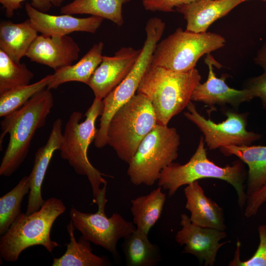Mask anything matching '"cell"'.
<instances>
[{
    "label": "cell",
    "mask_w": 266,
    "mask_h": 266,
    "mask_svg": "<svg viewBox=\"0 0 266 266\" xmlns=\"http://www.w3.org/2000/svg\"><path fill=\"white\" fill-rule=\"evenodd\" d=\"M53 104V94L46 88L18 110L3 117L0 122V150L7 133L9 139L0 165L1 176H11L24 161L36 132L45 125Z\"/></svg>",
    "instance_id": "6da1fadb"
},
{
    "label": "cell",
    "mask_w": 266,
    "mask_h": 266,
    "mask_svg": "<svg viewBox=\"0 0 266 266\" xmlns=\"http://www.w3.org/2000/svg\"><path fill=\"white\" fill-rule=\"evenodd\" d=\"M201 75L196 68L177 72L151 64L139 84L137 93L150 101L158 124L167 126L171 119L187 107Z\"/></svg>",
    "instance_id": "7a4b0ae2"
},
{
    "label": "cell",
    "mask_w": 266,
    "mask_h": 266,
    "mask_svg": "<svg viewBox=\"0 0 266 266\" xmlns=\"http://www.w3.org/2000/svg\"><path fill=\"white\" fill-rule=\"evenodd\" d=\"M204 145L201 135L195 153L188 162L183 165L172 162L162 170L158 180V186L167 190L169 197H171L180 187L199 179H221L235 189L239 206L242 209L247 198L244 185L247 173L244 163L239 159L224 167L218 166L207 158Z\"/></svg>",
    "instance_id": "3957f363"
},
{
    "label": "cell",
    "mask_w": 266,
    "mask_h": 266,
    "mask_svg": "<svg viewBox=\"0 0 266 266\" xmlns=\"http://www.w3.org/2000/svg\"><path fill=\"white\" fill-rule=\"evenodd\" d=\"M103 108L102 100L95 98L85 113V120L80 123L82 114L74 111L69 116L64 131L61 147V157L66 160L75 172L87 176L92 187L93 202L106 194L105 174L100 172L90 163L87 156L88 147L94 140L96 131L95 122Z\"/></svg>",
    "instance_id": "277c9868"
},
{
    "label": "cell",
    "mask_w": 266,
    "mask_h": 266,
    "mask_svg": "<svg viewBox=\"0 0 266 266\" xmlns=\"http://www.w3.org/2000/svg\"><path fill=\"white\" fill-rule=\"evenodd\" d=\"M66 207L55 197L45 200L40 208L29 215L21 213L0 239V256L4 261H17L20 254L29 247L41 245L49 252L59 246L50 237L52 225L64 213Z\"/></svg>",
    "instance_id": "5b68a950"
},
{
    "label": "cell",
    "mask_w": 266,
    "mask_h": 266,
    "mask_svg": "<svg viewBox=\"0 0 266 266\" xmlns=\"http://www.w3.org/2000/svg\"><path fill=\"white\" fill-rule=\"evenodd\" d=\"M157 124L148 99L137 93L111 118L107 130V143L118 157L129 164L143 138Z\"/></svg>",
    "instance_id": "8992f818"
},
{
    "label": "cell",
    "mask_w": 266,
    "mask_h": 266,
    "mask_svg": "<svg viewBox=\"0 0 266 266\" xmlns=\"http://www.w3.org/2000/svg\"><path fill=\"white\" fill-rule=\"evenodd\" d=\"M180 144L175 128L157 124L140 142L128 164L131 182L136 186L153 185L162 170L177 158Z\"/></svg>",
    "instance_id": "52a82bcc"
},
{
    "label": "cell",
    "mask_w": 266,
    "mask_h": 266,
    "mask_svg": "<svg viewBox=\"0 0 266 266\" xmlns=\"http://www.w3.org/2000/svg\"><path fill=\"white\" fill-rule=\"evenodd\" d=\"M225 37L211 32L196 33L181 28L158 43L152 65L177 72H187L195 68L205 54L224 47Z\"/></svg>",
    "instance_id": "ba28073f"
},
{
    "label": "cell",
    "mask_w": 266,
    "mask_h": 266,
    "mask_svg": "<svg viewBox=\"0 0 266 266\" xmlns=\"http://www.w3.org/2000/svg\"><path fill=\"white\" fill-rule=\"evenodd\" d=\"M107 201L99 202L95 213L83 212L73 207L69 215L75 229L86 240L116 255L119 239L127 237L136 228L133 223L127 221L117 213L108 217L105 213Z\"/></svg>",
    "instance_id": "9c48e42d"
},
{
    "label": "cell",
    "mask_w": 266,
    "mask_h": 266,
    "mask_svg": "<svg viewBox=\"0 0 266 266\" xmlns=\"http://www.w3.org/2000/svg\"><path fill=\"white\" fill-rule=\"evenodd\" d=\"M187 108L188 111L184 116L202 133L205 144L209 150L229 145H249L261 137L259 133L247 130L248 113L226 110V119L216 123L200 114L192 101Z\"/></svg>",
    "instance_id": "30bf717a"
},
{
    "label": "cell",
    "mask_w": 266,
    "mask_h": 266,
    "mask_svg": "<svg viewBox=\"0 0 266 266\" xmlns=\"http://www.w3.org/2000/svg\"><path fill=\"white\" fill-rule=\"evenodd\" d=\"M180 218L182 229L177 233L175 241L181 246L185 245L182 253L194 255L200 264L204 261L205 266H213L219 249L228 242L219 243L227 236L225 232L194 225L184 213Z\"/></svg>",
    "instance_id": "8fae6325"
},
{
    "label": "cell",
    "mask_w": 266,
    "mask_h": 266,
    "mask_svg": "<svg viewBox=\"0 0 266 266\" xmlns=\"http://www.w3.org/2000/svg\"><path fill=\"white\" fill-rule=\"evenodd\" d=\"M141 49L124 47L113 56H103L88 84L95 98L102 100L124 80L137 61Z\"/></svg>",
    "instance_id": "7c38bea8"
},
{
    "label": "cell",
    "mask_w": 266,
    "mask_h": 266,
    "mask_svg": "<svg viewBox=\"0 0 266 266\" xmlns=\"http://www.w3.org/2000/svg\"><path fill=\"white\" fill-rule=\"evenodd\" d=\"M205 63L208 67L207 79L203 83H199L195 88L191 100L201 102L213 109L216 106L224 107L230 105L237 108L243 102L254 98L251 93L245 89L236 90L230 87L226 83V77H217L213 65L220 67L210 53L206 54Z\"/></svg>",
    "instance_id": "4fadbf2b"
},
{
    "label": "cell",
    "mask_w": 266,
    "mask_h": 266,
    "mask_svg": "<svg viewBox=\"0 0 266 266\" xmlns=\"http://www.w3.org/2000/svg\"><path fill=\"white\" fill-rule=\"evenodd\" d=\"M80 48L70 36L37 35L26 56L31 61L47 66L54 70L70 66L79 57Z\"/></svg>",
    "instance_id": "5bb4252c"
},
{
    "label": "cell",
    "mask_w": 266,
    "mask_h": 266,
    "mask_svg": "<svg viewBox=\"0 0 266 266\" xmlns=\"http://www.w3.org/2000/svg\"><path fill=\"white\" fill-rule=\"evenodd\" d=\"M25 10L34 29L37 33L47 36H63L74 32L93 33L104 19L92 15L78 18L70 14L50 15L37 10L29 3L26 4Z\"/></svg>",
    "instance_id": "9a60e30c"
},
{
    "label": "cell",
    "mask_w": 266,
    "mask_h": 266,
    "mask_svg": "<svg viewBox=\"0 0 266 266\" xmlns=\"http://www.w3.org/2000/svg\"><path fill=\"white\" fill-rule=\"evenodd\" d=\"M63 122L58 118L54 122L46 143L36 152L33 165L28 176L30 183L28 205L25 214L29 215L38 211L44 203L41 187L51 158L60 149L63 137Z\"/></svg>",
    "instance_id": "2e32d148"
},
{
    "label": "cell",
    "mask_w": 266,
    "mask_h": 266,
    "mask_svg": "<svg viewBox=\"0 0 266 266\" xmlns=\"http://www.w3.org/2000/svg\"><path fill=\"white\" fill-rule=\"evenodd\" d=\"M241 0H197L175 8L187 22L188 31L206 32L215 21L228 14Z\"/></svg>",
    "instance_id": "e0dca14e"
},
{
    "label": "cell",
    "mask_w": 266,
    "mask_h": 266,
    "mask_svg": "<svg viewBox=\"0 0 266 266\" xmlns=\"http://www.w3.org/2000/svg\"><path fill=\"white\" fill-rule=\"evenodd\" d=\"M184 194L187 200L185 208L191 213L190 219L193 224L225 231L223 208L205 195L198 181L187 185Z\"/></svg>",
    "instance_id": "ac0fdd59"
},
{
    "label": "cell",
    "mask_w": 266,
    "mask_h": 266,
    "mask_svg": "<svg viewBox=\"0 0 266 266\" xmlns=\"http://www.w3.org/2000/svg\"><path fill=\"white\" fill-rule=\"evenodd\" d=\"M219 149L225 156L234 155L248 166L247 196L266 184V146L229 145Z\"/></svg>",
    "instance_id": "d6986e66"
},
{
    "label": "cell",
    "mask_w": 266,
    "mask_h": 266,
    "mask_svg": "<svg viewBox=\"0 0 266 266\" xmlns=\"http://www.w3.org/2000/svg\"><path fill=\"white\" fill-rule=\"evenodd\" d=\"M37 32L29 19L20 23L3 21L0 24V49L16 62L26 56Z\"/></svg>",
    "instance_id": "ffe728a7"
},
{
    "label": "cell",
    "mask_w": 266,
    "mask_h": 266,
    "mask_svg": "<svg viewBox=\"0 0 266 266\" xmlns=\"http://www.w3.org/2000/svg\"><path fill=\"white\" fill-rule=\"evenodd\" d=\"M103 43L95 44L76 64L60 68L51 74L47 88L57 89L61 84L77 81L88 85L96 69L102 61Z\"/></svg>",
    "instance_id": "44dd1931"
},
{
    "label": "cell",
    "mask_w": 266,
    "mask_h": 266,
    "mask_svg": "<svg viewBox=\"0 0 266 266\" xmlns=\"http://www.w3.org/2000/svg\"><path fill=\"white\" fill-rule=\"evenodd\" d=\"M70 241L63 255L54 258L53 266H106L110 265L107 259L92 252L89 241L82 235L77 241L74 235L75 229L71 220L66 226Z\"/></svg>",
    "instance_id": "7402d4cb"
},
{
    "label": "cell",
    "mask_w": 266,
    "mask_h": 266,
    "mask_svg": "<svg viewBox=\"0 0 266 266\" xmlns=\"http://www.w3.org/2000/svg\"><path fill=\"white\" fill-rule=\"evenodd\" d=\"M161 189L159 186L149 194L131 200L133 222L136 229L148 234L160 218L166 201V195Z\"/></svg>",
    "instance_id": "603a6c76"
},
{
    "label": "cell",
    "mask_w": 266,
    "mask_h": 266,
    "mask_svg": "<svg viewBox=\"0 0 266 266\" xmlns=\"http://www.w3.org/2000/svg\"><path fill=\"white\" fill-rule=\"evenodd\" d=\"M122 248L128 266H154L161 260L160 249L148 234L136 230L124 238Z\"/></svg>",
    "instance_id": "cb8c5ba5"
},
{
    "label": "cell",
    "mask_w": 266,
    "mask_h": 266,
    "mask_svg": "<svg viewBox=\"0 0 266 266\" xmlns=\"http://www.w3.org/2000/svg\"><path fill=\"white\" fill-rule=\"evenodd\" d=\"M130 0H74L62 6L64 14H87L106 19L121 26L124 23L122 6Z\"/></svg>",
    "instance_id": "d4e9b609"
},
{
    "label": "cell",
    "mask_w": 266,
    "mask_h": 266,
    "mask_svg": "<svg viewBox=\"0 0 266 266\" xmlns=\"http://www.w3.org/2000/svg\"><path fill=\"white\" fill-rule=\"evenodd\" d=\"M30 190L28 176L23 177L11 190L0 198V234H4L21 214V203Z\"/></svg>",
    "instance_id": "484cf974"
},
{
    "label": "cell",
    "mask_w": 266,
    "mask_h": 266,
    "mask_svg": "<svg viewBox=\"0 0 266 266\" xmlns=\"http://www.w3.org/2000/svg\"><path fill=\"white\" fill-rule=\"evenodd\" d=\"M34 74L0 49V93L30 84Z\"/></svg>",
    "instance_id": "4316f807"
},
{
    "label": "cell",
    "mask_w": 266,
    "mask_h": 266,
    "mask_svg": "<svg viewBox=\"0 0 266 266\" xmlns=\"http://www.w3.org/2000/svg\"><path fill=\"white\" fill-rule=\"evenodd\" d=\"M51 74L27 85L0 93V117H4L18 110L33 96L47 87Z\"/></svg>",
    "instance_id": "83f0119b"
},
{
    "label": "cell",
    "mask_w": 266,
    "mask_h": 266,
    "mask_svg": "<svg viewBox=\"0 0 266 266\" xmlns=\"http://www.w3.org/2000/svg\"><path fill=\"white\" fill-rule=\"evenodd\" d=\"M258 230L260 241L254 255L246 261H241L240 259L241 244L237 241L234 258L229 263V266H266V225H260Z\"/></svg>",
    "instance_id": "f1b7e54d"
},
{
    "label": "cell",
    "mask_w": 266,
    "mask_h": 266,
    "mask_svg": "<svg viewBox=\"0 0 266 266\" xmlns=\"http://www.w3.org/2000/svg\"><path fill=\"white\" fill-rule=\"evenodd\" d=\"M25 0H0V3L5 10V16L11 18L14 11L21 8V3ZM65 0H31V5L37 10L46 12L52 7H59Z\"/></svg>",
    "instance_id": "f546056e"
},
{
    "label": "cell",
    "mask_w": 266,
    "mask_h": 266,
    "mask_svg": "<svg viewBox=\"0 0 266 266\" xmlns=\"http://www.w3.org/2000/svg\"><path fill=\"white\" fill-rule=\"evenodd\" d=\"M242 87L249 91L254 98H259L263 107L266 109V72L248 79Z\"/></svg>",
    "instance_id": "4dcf8cb0"
},
{
    "label": "cell",
    "mask_w": 266,
    "mask_h": 266,
    "mask_svg": "<svg viewBox=\"0 0 266 266\" xmlns=\"http://www.w3.org/2000/svg\"><path fill=\"white\" fill-rule=\"evenodd\" d=\"M197 0H141L147 10L172 12L174 8Z\"/></svg>",
    "instance_id": "1f68e13d"
},
{
    "label": "cell",
    "mask_w": 266,
    "mask_h": 266,
    "mask_svg": "<svg viewBox=\"0 0 266 266\" xmlns=\"http://www.w3.org/2000/svg\"><path fill=\"white\" fill-rule=\"evenodd\" d=\"M266 201V184L252 194L247 196L244 215L247 218L256 215Z\"/></svg>",
    "instance_id": "d6a6232c"
},
{
    "label": "cell",
    "mask_w": 266,
    "mask_h": 266,
    "mask_svg": "<svg viewBox=\"0 0 266 266\" xmlns=\"http://www.w3.org/2000/svg\"><path fill=\"white\" fill-rule=\"evenodd\" d=\"M256 64L261 66L266 72V42L258 51L254 59Z\"/></svg>",
    "instance_id": "836d02e7"
},
{
    "label": "cell",
    "mask_w": 266,
    "mask_h": 266,
    "mask_svg": "<svg viewBox=\"0 0 266 266\" xmlns=\"http://www.w3.org/2000/svg\"><path fill=\"white\" fill-rule=\"evenodd\" d=\"M242 2L243 1H246V0H241ZM264 0V1H266V0Z\"/></svg>",
    "instance_id": "e575fe53"
}]
</instances>
